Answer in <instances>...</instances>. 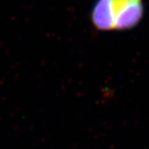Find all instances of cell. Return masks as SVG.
I'll return each instance as SVG.
<instances>
[{"mask_svg":"<svg viewBox=\"0 0 149 149\" xmlns=\"http://www.w3.org/2000/svg\"><path fill=\"white\" fill-rule=\"evenodd\" d=\"M143 12V0H98L91 21L102 31L130 29L142 20Z\"/></svg>","mask_w":149,"mask_h":149,"instance_id":"cell-1","label":"cell"}]
</instances>
